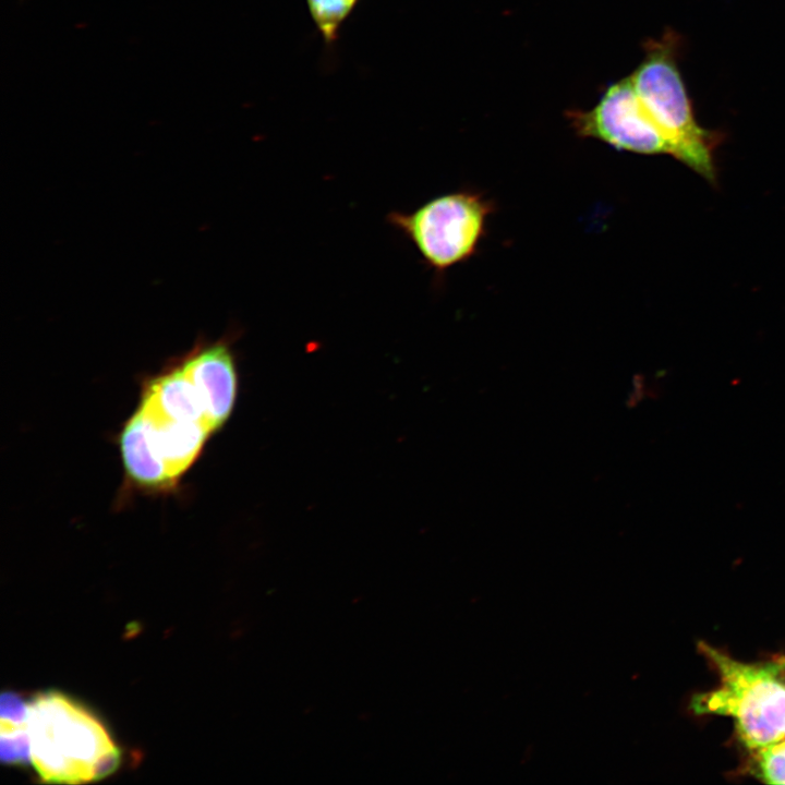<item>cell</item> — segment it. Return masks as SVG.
I'll use <instances>...</instances> for the list:
<instances>
[{"mask_svg":"<svg viewBox=\"0 0 785 785\" xmlns=\"http://www.w3.org/2000/svg\"><path fill=\"white\" fill-rule=\"evenodd\" d=\"M29 762L44 783L82 784L113 773L121 752L104 724L56 690L27 701Z\"/></svg>","mask_w":785,"mask_h":785,"instance_id":"cell-1","label":"cell"},{"mask_svg":"<svg viewBox=\"0 0 785 785\" xmlns=\"http://www.w3.org/2000/svg\"><path fill=\"white\" fill-rule=\"evenodd\" d=\"M698 648L715 667L720 686L692 699L695 712L732 716L752 750L785 738V683L775 662L748 664L704 642Z\"/></svg>","mask_w":785,"mask_h":785,"instance_id":"cell-2","label":"cell"},{"mask_svg":"<svg viewBox=\"0 0 785 785\" xmlns=\"http://www.w3.org/2000/svg\"><path fill=\"white\" fill-rule=\"evenodd\" d=\"M495 205L471 189L437 195L411 212L391 210L386 221L406 238L437 280L479 251Z\"/></svg>","mask_w":785,"mask_h":785,"instance_id":"cell-3","label":"cell"},{"mask_svg":"<svg viewBox=\"0 0 785 785\" xmlns=\"http://www.w3.org/2000/svg\"><path fill=\"white\" fill-rule=\"evenodd\" d=\"M674 52L667 38L649 43L630 78L645 111L667 140L672 156L713 180V140L695 120Z\"/></svg>","mask_w":785,"mask_h":785,"instance_id":"cell-4","label":"cell"},{"mask_svg":"<svg viewBox=\"0 0 785 785\" xmlns=\"http://www.w3.org/2000/svg\"><path fill=\"white\" fill-rule=\"evenodd\" d=\"M575 133L603 142L617 150L669 154L671 146L642 106L630 75L614 82L588 110L567 111Z\"/></svg>","mask_w":785,"mask_h":785,"instance_id":"cell-5","label":"cell"},{"mask_svg":"<svg viewBox=\"0 0 785 785\" xmlns=\"http://www.w3.org/2000/svg\"><path fill=\"white\" fill-rule=\"evenodd\" d=\"M179 360L202 391L214 425L220 428L234 408L238 391L235 358L229 339L200 341Z\"/></svg>","mask_w":785,"mask_h":785,"instance_id":"cell-6","label":"cell"},{"mask_svg":"<svg viewBox=\"0 0 785 785\" xmlns=\"http://www.w3.org/2000/svg\"><path fill=\"white\" fill-rule=\"evenodd\" d=\"M27 701L7 691L1 696V760L8 764L29 761V739L26 723Z\"/></svg>","mask_w":785,"mask_h":785,"instance_id":"cell-7","label":"cell"},{"mask_svg":"<svg viewBox=\"0 0 785 785\" xmlns=\"http://www.w3.org/2000/svg\"><path fill=\"white\" fill-rule=\"evenodd\" d=\"M306 3L317 29L328 44L336 40L340 25L358 0H306Z\"/></svg>","mask_w":785,"mask_h":785,"instance_id":"cell-8","label":"cell"},{"mask_svg":"<svg viewBox=\"0 0 785 785\" xmlns=\"http://www.w3.org/2000/svg\"><path fill=\"white\" fill-rule=\"evenodd\" d=\"M756 752L759 776L770 784H785V738Z\"/></svg>","mask_w":785,"mask_h":785,"instance_id":"cell-9","label":"cell"},{"mask_svg":"<svg viewBox=\"0 0 785 785\" xmlns=\"http://www.w3.org/2000/svg\"><path fill=\"white\" fill-rule=\"evenodd\" d=\"M774 662L782 680L785 683V656L777 657Z\"/></svg>","mask_w":785,"mask_h":785,"instance_id":"cell-10","label":"cell"}]
</instances>
